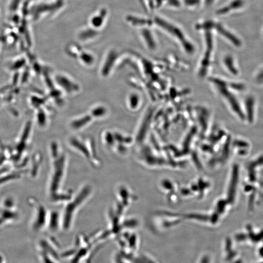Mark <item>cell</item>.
Wrapping results in <instances>:
<instances>
[{"instance_id":"cell-12","label":"cell","mask_w":263,"mask_h":263,"mask_svg":"<svg viewBox=\"0 0 263 263\" xmlns=\"http://www.w3.org/2000/svg\"><path fill=\"white\" fill-rule=\"evenodd\" d=\"M256 79L258 82H261L263 81V70L261 71L257 75Z\"/></svg>"},{"instance_id":"cell-7","label":"cell","mask_w":263,"mask_h":263,"mask_svg":"<svg viewBox=\"0 0 263 263\" xmlns=\"http://www.w3.org/2000/svg\"><path fill=\"white\" fill-rule=\"evenodd\" d=\"M107 11L105 9L99 10L91 16L89 19L90 27L94 30L102 28L106 22Z\"/></svg>"},{"instance_id":"cell-13","label":"cell","mask_w":263,"mask_h":263,"mask_svg":"<svg viewBox=\"0 0 263 263\" xmlns=\"http://www.w3.org/2000/svg\"><path fill=\"white\" fill-rule=\"evenodd\" d=\"M4 260L3 257L0 254V263H4Z\"/></svg>"},{"instance_id":"cell-2","label":"cell","mask_w":263,"mask_h":263,"mask_svg":"<svg viewBox=\"0 0 263 263\" xmlns=\"http://www.w3.org/2000/svg\"><path fill=\"white\" fill-rule=\"evenodd\" d=\"M94 192L92 185L86 183L81 185L74 192L70 200L65 203L60 213V228L68 231L72 227L76 214L82 207L90 199Z\"/></svg>"},{"instance_id":"cell-8","label":"cell","mask_w":263,"mask_h":263,"mask_svg":"<svg viewBox=\"0 0 263 263\" xmlns=\"http://www.w3.org/2000/svg\"><path fill=\"white\" fill-rule=\"evenodd\" d=\"M245 105L247 119L249 122H252L254 119V98L252 96L247 97L246 99Z\"/></svg>"},{"instance_id":"cell-1","label":"cell","mask_w":263,"mask_h":263,"mask_svg":"<svg viewBox=\"0 0 263 263\" xmlns=\"http://www.w3.org/2000/svg\"><path fill=\"white\" fill-rule=\"evenodd\" d=\"M49 170L46 191L50 201L54 204H63L69 201L74 192L63 188L66 176L68 158L66 153L56 143L50 147Z\"/></svg>"},{"instance_id":"cell-3","label":"cell","mask_w":263,"mask_h":263,"mask_svg":"<svg viewBox=\"0 0 263 263\" xmlns=\"http://www.w3.org/2000/svg\"><path fill=\"white\" fill-rule=\"evenodd\" d=\"M28 202L32 211L31 228L34 231H40L47 227L50 212L36 199L30 198Z\"/></svg>"},{"instance_id":"cell-5","label":"cell","mask_w":263,"mask_h":263,"mask_svg":"<svg viewBox=\"0 0 263 263\" xmlns=\"http://www.w3.org/2000/svg\"><path fill=\"white\" fill-rule=\"evenodd\" d=\"M151 19L153 28L155 27L157 30L181 42L187 41L188 37L183 29L177 23L160 15H156L151 18Z\"/></svg>"},{"instance_id":"cell-11","label":"cell","mask_w":263,"mask_h":263,"mask_svg":"<svg viewBox=\"0 0 263 263\" xmlns=\"http://www.w3.org/2000/svg\"><path fill=\"white\" fill-rule=\"evenodd\" d=\"M217 0H203V3L205 7H209L214 4Z\"/></svg>"},{"instance_id":"cell-4","label":"cell","mask_w":263,"mask_h":263,"mask_svg":"<svg viewBox=\"0 0 263 263\" xmlns=\"http://www.w3.org/2000/svg\"><path fill=\"white\" fill-rule=\"evenodd\" d=\"M20 213L17 202L12 196H6L0 201V226L18 221Z\"/></svg>"},{"instance_id":"cell-6","label":"cell","mask_w":263,"mask_h":263,"mask_svg":"<svg viewBox=\"0 0 263 263\" xmlns=\"http://www.w3.org/2000/svg\"><path fill=\"white\" fill-rule=\"evenodd\" d=\"M70 145L75 152L81 155L91 166L95 169L101 166L102 161L93 144L88 146L80 140L73 138L70 140Z\"/></svg>"},{"instance_id":"cell-9","label":"cell","mask_w":263,"mask_h":263,"mask_svg":"<svg viewBox=\"0 0 263 263\" xmlns=\"http://www.w3.org/2000/svg\"><path fill=\"white\" fill-rule=\"evenodd\" d=\"M183 5L190 9H194L200 4H202L203 0H182Z\"/></svg>"},{"instance_id":"cell-10","label":"cell","mask_w":263,"mask_h":263,"mask_svg":"<svg viewBox=\"0 0 263 263\" xmlns=\"http://www.w3.org/2000/svg\"><path fill=\"white\" fill-rule=\"evenodd\" d=\"M53 258H56L53 256L50 257V255L46 252L42 251L41 253V258L42 263H55L53 261Z\"/></svg>"}]
</instances>
